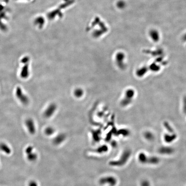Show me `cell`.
<instances>
[{"instance_id": "cell-2", "label": "cell", "mask_w": 186, "mask_h": 186, "mask_svg": "<svg viewBox=\"0 0 186 186\" xmlns=\"http://www.w3.org/2000/svg\"><path fill=\"white\" fill-rule=\"evenodd\" d=\"M32 147L27 148L26 150V152L28 155V158L30 161H34L36 159L37 156L35 154L32 153Z\"/></svg>"}, {"instance_id": "cell-7", "label": "cell", "mask_w": 186, "mask_h": 186, "mask_svg": "<svg viewBox=\"0 0 186 186\" xmlns=\"http://www.w3.org/2000/svg\"><path fill=\"white\" fill-rule=\"evenodd\" d=\"M54 130L53 128L49 127L45 129V133L48 135H51L54 133Z\"/></svg>"}, {"instance_id": "cell-4", "label": "cell", "mask_w": 186, "mask_h": 186, "mask_svg": "<svg viewBox=\"0 0 186 186\" xmlns=\"http://www.w3.org/2000/svg\"><path fill=\"white\" fill-rule=\"evenodd\" d=\"M0 150L5 153L9 154L11 153V149L5 143H1L0 144Z\"/></svg>"}, {"instance_id": "cell-3", "label": "cell", "mask_w": 186, "mask_h": 186, "mask_svg": "<svg viewBox=\"0 0 186 186\" xmlns=\"http://www.w3.org/2000/svg\"><path fill=\"white\" fill-rule=\"evenodd\" d=\"M26 124H27V127L28 128V130L32 134H34L35 133V125H34L33 122L32 120L31 119L28 120L26 122Z\"/></svg>"}, {"instance_id": "cell-8", "label": "cell", "mask_w": 186, "mask_h": 186, "mask_svg": "<svg viewBox=\"0 0 186 186\" xmlns=\"http://www.w3.org/2000/svg\"><path fill=\"white\" fill-rule=\"evenodd\" d=\"M29 186H37V184L36 183V182L32 181L29 184Z\"/></svg>"}, {"instance_id": "cell-1", "label": "cell", "mask_w": 186, "mask_h": 186, "mask_svg": "<svg viewBox=\"0 0 186 186\" xmlns=\"http://www.w3.org/2000/svg\"><path fill=\"white\" fill-rule=\"evenodd\" d=\"M57 106L55 103H51L48 106L44 112V116L46 118L51 117L57 110Z\"/></svg>"}, {"instance_id": "cell-5", "label": "cell", "mask_w": 186, "mask_h": 186, "mask_svg": "<svg viewBox=\"0 0 186 186\" xmlns=\"http://www.w3.org/2000/svg\"><path fill=\"white\" fill-rule=\"evenodd\" d=\"M74 94L75 97L77 98H80L81 97L83 94H84V91L81 88H77L74 91Z\"/></svg>"}, {"instance_id": "cell-6", "label": "cell", "mask_w": 186, "mask_h": 186, "mask_svg": "<svg viewBox=\"0 0 186 186\" xmlns=\"http://www.w3.org/2000/svg\"><path fill=\"white\" fill-rule=\"evenodd\" d=\"M65 137L64 134H61L59 135H58L54 139V141L55 143H57V144L60 143L65 139Z\"/></svg>"}]
</instances>
